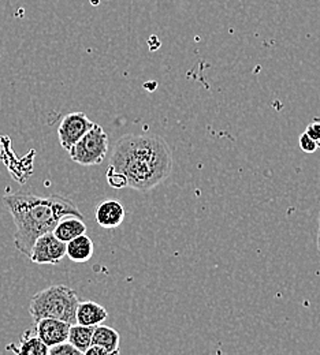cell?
<instances>
[{
    "instance_id": "9",
    "label": "cell",
    "mask_w": 320,
    "mask_h": 355,
    "mask_svg": "<svg viewBox=\"0 0 320 355\" xmlns=\"http://www.w3.org/2000/svg\"><path fill=\"white\" fill-rule=\"evenodd\" d=\"M108 317V313L104 309V306L93 302L85 301L80 302L76 311V324L84 325V327H97L103 324Z\"/></svg>"
},
{
    "instance_id": "3",
    "label": "cell",
    "mask_w": 320,
    "mask_h": 355,
    "mask_svg": "<svg viewBox=\"0 0 320 355\" xmlns=\"http://www.w3.org/2000/svg\"><path fill=\"white\" fill-rule=\"evenodd\" d=\"M80 302L73 288L65 284H53L32 297L29 313L35 321L40 318H55L73 325L76 324V311Z\"/></svg>"
},
{
    "instance_id": "8",
    "label": "cell",
    "mask_w": 320,
    "mask_h": 355,
    "mask_svg": "<svg viewBox=\"0 0 320 355\" xmlns=\"http://www.w3.org/2000/svg\"><path fill=\"white\" fill-rule=\"evenodd\" d=\"M125 215L126 211L124 205L117 200L103 201L101 204L97 205L94 212L96 222L106 230H114L119 227L125 220Z\"/></svg>"
},
{
    "instance_id": "15",
    "label": "cell",
    "mask_w": 320,
    "mask_h": 355,
    "mask_svg": "<svg viewBox=\"0 0 320 355\" xmlns=\"http://www.w3.org/2000/svg\"><path fill=\"white\" fill-rule=\"evenodd\" d=\"M107 182L114 189L128 187V179L121 173H118L117 170H114L112 167H108V170H107Z\"/></svg>"
},
{
    "instance_id": "4",
    "label": "cell",
    "mask_w": 320,
    "mask_h": 355,
    "mask_svg": "<svg viewBox=\"0 0 320 355\" xmlns=\"http://www.w3.org/2000/svg\"><path fill=\"white\" fill-rule=\"evenodd\" d=\"M108 146V135L100 125L94 123L91 130L69 150V155L70 159L80 166H99L104 162Z\"/></svg>"
},
{
    "instance_id": "6",
    "label": "cell",
    "mask_w": 320,
    "mask_h": 355,
    "mask_svg": "<svg viewBox=\"0 0 320 355\" xmlns=\"http://www.w3.org/2000/svg\"><path fill=\"white\" fill-rule=\"evenodd\" d=\"M93 122L84 112L66 115L58 129V138L65 150H70L93 128Z\"/></svg>"
},
{
    "instance_id": "5",
    "label": "cell",
    "mask_w": 320,
    "mask_h": 355,
    "mask_svg": "<svg viewBox=\"0 0 320 355\" xmlns=\"http://www.w3.org/2000/svg\"><path fill=\"white\" fill-rule=\"evenodd\" d=\"M66 257V243L59 241L53 232H48L36 239L29 260L39 266H56Z\"/></svg>"
},
{
    "instance_id": "17",
    "label": "cell",
    "mask_w": 320,
    "mask_h": 355,
    "mask_svg": "<svg viewBox=\"0 0 320 355\" xmlns=\"http://www.w3.org/2000/svg\"><path fill=\"white\" fill-rule=\"evenodd\" d=\"M298 146H300V149H301L303 152H305V153H314V152H317L318 148H319L318 142L314 141L307 133L301 134V137H300V139H298Z\"/></svg>"
},
{
    "instance_id": "11",
    "label": "cell",
    "mask_w": 320,
    "mask_h": 355,
    "mask_svg": "<svg viewBox=\"0 0 320 355\" xmlns=\"http://www.w3.org/2000/svg\"><path fill=\"white\" fill-rule=\"evenodd\" d=\"M94 252L93 241L84 234L66 243V256L74 263H87L90 261Z\"/></svg>"
},
{
    "instance_id": "10",
    "label": "cell",
    "mask_w": 320,
    "mask_h": 355,
    "mask_svg": "<svg viewBox=\"0 0 320 355\" xmlns=\"http://www.w3.org/2000/svg\"><path fill=\"white\" fill-rule=\"evenodd\" d=\"M52 232L59 241L67 243L69 241L87 234V224L81 218L69 215L59 220Z\"/></svg>"
},
{
    "instance_id": "13",
    "label": "cell",
    "mask_w": 320,
    "mask_h": 355,
    "mask_svg": "<svg viewBox=\"0 0 320 355\" xmlns=\"http://www.w3.org/2000/svg\"><path fill=\"white\" fill-rule=\"evenodd\" d=\"M92 345L101 346L106 350H108L110 353H121L119 352L121 335L114 328L100 324V325L94 327L93 338H92Z\"/></svg>"
},
{
    "instance_id": "7",
    "label": "cell",
    "mask_w": 320,
    "mask_h": 355,
    "mask_svg": "<svg viewBox=\"0 0 320 355\" xmlns=\"http://www.w3.org/2000/svg\"><path fill=\"white\" fill-rule=\"evenodd\" d=\"M70 324L55 320V318H40L35 324V334L46 345L47 347H53L56 345L67 342Z\"/></svg>"
},
{
    "instance_id": "2",
    "label": "cell",
    "mask_w": 320,
    "mask_h": 355,
    "mask_svg": "<svg viewBox=\"0 0 320 355\" xmlns=\"http://www.w3.org/2000/svg\"><path fill=\"white\" fill-rule=\"evenodd\" d=\"M3 204L15 224L14 246L26 257H29L36 239L52 232L65 216L73 215L84 219V215L71 200L58 194L42 197L17 191L4 196Z\"/></svg>"
},
{
    "instance_id": "18",
    "label": "cell",
    "mask_w": 320,
    "mask_h": 355,
    "mask_svg": "<svg viewBox=\"0 0 320 355\" xmlns=\"http://www.w3.org/2000/svg\"><path fill=\"white\" fill-rule=\"evenodd\" d=\"M305 133L308 134L314 141H317L318 142V145H319L320 148V122L319 121H315V122H312V123H310L308 126H307V130H305Z\"/></svg>"
},
{
    "instance_id": "12",
    "label": "cell",
    "mask_w": 320,
    "mask_h": 355,
    "mask_svg": "<svg viewBox=\"0 0 320 355\" xmlns=\"http://www.w3.org/2000/svg\"><path fill=\"white\" fill-rule=\"evenodd\" d=\"M7 350H11L15 355H49V347L32 331H26L22 335L18 346L11 343L7 346Z\"/></svg>"
},
{
    "instance_id": "1",
    "label": "cell",
    "mask_w": 320,
    "mask_h": 355,
    "mask_svg": "<svg viewBox=\"0 0 320 355\" xmlns=\"http://www.w3.org/2000/svg\"><path fill=\"white\" fill-rule=\"evenodd\" d=\"M110 167L128 179V187L149 191L173 173V153L159 135L126 134L112 150Z\"/></svg>"
},
{
    "instance_id": "19",
    "label": "cell",
    "mask_w": 320,
    "mask_h": 355,
    "mask_svg": "<svg viewBox=\"0 0 320 355\" xmlns=\"http://www.w3.org/2000/svg\"><path fill=\"white\" fill-rule=\"evenodd\" d=\"M84 355H121V353H110L101 346L97 345H91V347L84 353Z\"/></svg>"
},
{
    "instance_id": "14",
    "label": "cell",
    "mask_w": 320,
    "mask_h": 355,
    "mask_svg": "<svg viewBox=\"0 0 320 355\" xmlns=\"http://www.w3.org/2000/svg\"><path fill=\"white\" fill-rule=\"evenodd\" d=\"M93 331H94V327H84L80 324H73L69 331L67 342L73 345L76 349H78L80 352L85 353L91 347Z\"/></svg>"
},
{
    "instance_id": "20",
    "label": "cell",
    "mask_w": 320,
    "mask_h": 355,
    "mask_svg": "<svg viewBox=\"0 0 320 355\" xmlns=\"http://www.w3.org/2000/svg\"><path fill=\"white\" fill-rule=\"evenodd\" d=\"M318 250L320 253V214H319V231H318Z\"/></svg>"
},
{
    "instance_id": "16",
    "label": "cell",
    "mask_w": 320,
    "mask_h": 355,
    "mask_svg": "<svg viewBox=\"0 0 320 355\" xmlns=\"http://www.w3.org/2000/svg\"><path fill=\"white\" fill-rule=\"evenodd\" d=\"M49 355H84V353L80 352L78 349H76L69 342H65V343H60V345H56V346L51 347Z\"/></svg>"
}]
</instances>
